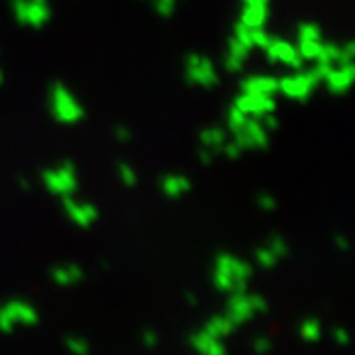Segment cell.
<instances>
[{"instance_id": "277c9868", "label": "cell", "mask_w": 355, "mask_h": 355, "mask_svg": "<svg viewBox=\"0 0 355 355\" xmlns=\"http://www.w3.org/2000/svg\"><path fill=\"white\" fill-rule=\"evenodd\" d=\"M40 322V314L36 308L22 300H10L0 306V331L2 334H12L16 324L24 326H36Z\"/></svg>"}, {"instance_id": "d6a6232c", "label": "cell", "mask_w": 355, "mask_h": 355, "mask_svg": "<svg viewBox=\"0 0 355 355\" xmlns=\"http://www.w3.org/2000/svg\"><path fill=\"white\" fill-rule=\"evenodd\" d=\"M249 302H251V308H253L254 314H265L266 310H268V304H266V300L263 296H259V294H249Z\"/></svg>"}, {"instance_id": "e575fe53", "label": "cell", "mask_w": 355, "mask_h": 355, "mask_svg": "<svg viewBox=\"0 0 355 355\" xmlns=\"http://www.w3.org/2000/svg\"><path fill=\"white\" fill-rule=\"evenodd\" d=\"M270 347H272V343H270L268 338H257V340L253 342L254 354H259V355L268 354V352H270Z\"/></svg>"}, {"instance_id": "603a6c76", "label": "cell", "mask_w": 355, "mask_h": 355, "mask_svg": "<svg viewBox=\"0 0 355 355\" xmlns=\"http://www.w3.org/2000/svg\"><path fill=\"white\" fill-rule=\"evenodd\" d=\"M116 172H119V180L127 186V188H135L139 184V176L135 172V168L127 162H121L116 166Z\"/></svg>"}, {"instance_id": "4dcf8cb0", "label": "cell", "mask_w": 355, "mask_h": 355, "mask_svg": "<svg viewBox=\"0 0 355 355\" xmlns=\"http://www.w3.org/2000/svg\"><path fill=\"white\" fill-rule=\"evenodd\" d=\"M257 203H259V207L263 209V211H275L277 207H279V202H277V198L275 196H270V193H259V198H257Z\"/></svg>"}, {"instance_id": "d590c367", "label": "cell", "mask_w": 355, "mask_h": 355, "mask_svg": "<svg viewBox=\"0 0 355 355\" xmlns=\"http://www.w3.org/2000/svg\"><path fill=\"white\" fill-rule=\"evenodd\" d=\"M114 137L119 142H128V140L132 139V132H130V128L125 127V125H116L114 127Z\"/></svg>"}, {"instance_id": "f6af8a7d", "label": "cell", "mask_w": 355, "mask_h": 355, "mask_svg": "<svg viewBox=\"0 0 355 355\" xmlns=\"http://www.w3.org/2000/svg\"><path fill=\"white\" fill-rule=\"evenodd\" d=\"M0 83H2V69H0Z\"/></svg>"}, {"instance_id": "9c48e42d", "label": "cell", "mask_w": 355, "mask_h": 355, "mask_svg": "<svg viewBox=\"0 0 355 355\" xmlns=\"http://www.w3.org/2000/svg\"><path fill=\"white\" fill-rule=\"evenodd\" d=\"M233 107H237L243 114L251 116V119H261L268 113L277 111V99L275 97H266V95H254V93H245L235 99Z\"/></svg>"}, {"instance_id": "ffe728a7", "label": "cell", "mask_w": 355, "mask_h": 355, "mask_svg": "<svg viewBox=\"0 0 355 355\" xmlns=\"http://www.w3.org/2000/svg\"><path fill=\"white\" fill-rule=\"evenodd\" d=\"M235 330H237V326H235L227 316H214L211 320H207V324L203 326V331H205L207 336H211L214 340L227 338V336H231Z\"/></svg>"}, {"instance_id": "74e56055", "label": "cell", "mask_w": 355, "mask_h": 355, "mask_svg": "<svg viewBox=\"0 0 355 355\" xmlns=\"http://www.w3.org/2000/svg\"><path fill=\"white\" fill-rule=\"evenodd\" d=\"M142 342H144L146 347H156V343H158V336H156V331L153 330L142 331Z\"/></svg>"}, {"instance_id": "5b68a950", "label": "cell", "mask_w": 355, "mask_h": 355, "mask_svg": "<svg viewBox=\"0 0 355 355\" xmlns=\"http://www.w3.org/2000/svg\"><path fill=\"white\" fill-rule=\"evenodd\" d=\"M14 18L18 24L30 26V28H44L50 22L51 10L48 2H34V0H10Z\"/></svg>"}, {"instance_id": "d6986e66", "label": "cell", "mask_w": 355, "mask_h": 355, "mask_svg": "<svg viewBox=\"0 0 355 355\" xmlns=\"http://www.w3.org/2000/svg\"><path fill=\"white\" fill-rule=\"evenodd\" d=\"M227 142V135L225 130L219 127H209L203 128L200 132V146L205 150H211V153H221L223 144Z\"/></svg>"}, {"instance_id": "bcb514c9", "label": "cell", "mask_w": 355, "mask_h": 355, "mask_svg": "<svg viewBox=\"0 0 355 355\" xmlns=\"http://www.w3.org/2000/svg\"><path fill=\"white\" fill-rule=\"evenodd\" d=\"M153 2H154V0H153Z\"/></svg>"}, {"instance_id": "8fae6325", "label": "cell", "mask_w": 355, "mask_h": 355, "mask_svg": "<svg viewBox=\"0 0 355 355\" xmlns=\"http://www.w3.org/2000/svg\"><path fill=\"white\" fill-rule=\"evenodd\" d=\"M216 270L217 272L227 275V277H231L233 280H237V279L249 280L251 277H253V266L229 253L217 254Z\"/></svg>"}, {"instance_id": "60d3db41", "label": "cell", "mask_w": 355, "mask_h": 355, "mask_svg": "<svg viewBox=\"0 0 355 355\" xmlns=\"http://www.w3.org/2000/svg\"><path fill=\"white\" fill-rule=\"evenodd\" d=\"M336 245H338V247H342V251H347V249H349V245H347V241H345V237H343V235H336Z\"/></svg>"}, {"instance_id": "ee69618b", "label": "cell", "mask_w": 355, "mask_h": 355, "mask_svg": "<svg viewBox=\"0 0 355 355\" xmlns=\"http://www.w3.org/2000/svg\"><path fill=\"white\" fill-rule=\"evenodd\" d=\"M34 2H48V0H34Z\"/></svg>"}, {"instance_id": "1f68e13d", "label": "cell", "mask_w": 355, "mask_h": 355, "mask_svg": "<svg viewBox=\"0 0 355 355\" xmlns=\"http://www.w3.org/2000/svg\"><path fill=\"white\" fill-rule=\"evenodd\" d=\"M221 153L225 154L227 158H231V160H235V158H239V156H241L243 150H241V148H239V144H237L235 140H227V142L223 144Z\"/></svg>"}, {"instance_id": "836d02e7", "label": "cell", "mask_w": 355, "mask_h": 355, "mask_svg": "<svg viewBox=\"0 0 355 355\" xmlns=\"http://www.w3.org/2000/svg\"><path fill=\"white\" fill-rule=\"evenodd\" d=\"M259 121L263 123V127H265L266 132H272V130H277V128H279V125H280V121L277 119V114H275V113L265 114V116H261Z\"/></svg>"}, {"instance_id": "7a4b0ae2", "label": "cell", "mask_w": 355, "mask_h": 355, "mask_svg": "<svg viewBox=\"0 0 355 355\" xmlns=\"http://www.w3.org/2000/svg\"><path fill=\"white\" fill-rule=\"evenodd\" d=\"M318 83H322L316 77V73L310 71H296L291 76H284L279 79V93L284 95L286 99L292 101H308L310 95L314 93V89L318 87Z\"/></svg>"}, {"instance_id": "d4e9b609", "label": "cell", "mask_w": 355, "mask_h": 355, "mask_svg": "<svg viewBox=\"0 0 355 355\" xmlns=\"http://www.w3.org/2000/svg\"><path fill=\"white\" fill-rule=\"evenodd\" d=\"M300 40H322V30L314 22H302L298 26V42Z\"/></svg>"}, {"instance_id": "8992f818", "label": "cell", "mask_w": 355, "mask_h": 355, "mask_svg": "<svg viewBox=\"0 0 355 355\" xmlns=\"http://www.w3.org/2000/svg\"><path fill=\"white\" fill-rule=\"evenodd\" d=\"M186 79L191 85H198V87H214L219 81L217 76V69L214 62L205 55L200 53H190L186 58Z\"/></svg>"}, {"instance_id": "ba28073f", "label": "cell", "mask_w": 355, "mask_h": 355, "mask_svg": "<svg viewBox=\"0 0 355 355\" xmlns=\"http://www.w3.org/2000/svg\"><path fill=\"white\" fill-rule=\"evenodd\" d=\"M233 140L239 144L243 153L245 150H261V148L268 146V132H266L259 119L249 116L245 121V125L233 135Z\"/></svg>"}, {"instance_id": "e0dca14e", "label": "cell", "mask_w": 355, "mask_h": 355, "mask_svg": "<svg viewBox=\"0 0 355 355\" xmlns=\"http://www.w3.org/2000/svg\"><path fill=\"white\" fill-rule=\"evenodd\" d=\"M268 20V6L265 4H243L239 22L247 28H265Z\"/></svg>"}, {"instance_id": "7bdbcfd3", "label": "cell", "mask_w": 355, "mask_h": 355, "mask_svg": "<svg viewBox=\"0 0 355 355\" xmlns=\"http://www.w3.org/2000/svg\"><path fill=\"white\" fill-rule=\"evenodd\" d=\"M243 4H265V6H268V2L270 0H241Z\"/></svg>"}, {"instance_id": "b9f144b4", "label": "cell", "mask_w": 355, "mask_h": 355, "mask_svg": "<svg viewBox=\"0 0 355 355\" xmlns=\"http://www.w3.org/2000/svg\"><path fill=\"white\" fill-rule=\"evenodd\" d=\"M186 300H188V304L190 306L198 304V296H196V294H191V292H188V294H186Z\"/></svg>"}, {"instance_id": "8d00e7d4", "label": "cell", "mask_w": 355, "mask_h": 355, "mask_svg": "<svg viewBox=\"0 0 355 355\" xmlns=\"http://www.w3.org/2000/svg\"><path fill=\"white\" fill-rule=\"evenodd\" d=\"M225 345L221 343V340H214V342L209 343V347H207V352L205 355H225Z\"/></svg>"}, {"instance_id": "9a60e30c", "label": "cell", "mask_w": 355, "mask_h": 355, "mask_svg": "<svg viewBox=\"0 0 355 355\" xmlns=\"http://www.w3.org/2000/svg\"><path fill=\"white\" fill-rule=\"evenodd\" d=\"M249 51L251 48H247L245 44H241L239 40L231 38L229 40V48L227 55H225V69L231 71V73H237L245 67V62L249 58Z\"/></svg>"}, {"instance_id": "cb8c5ba5", "label": "cell", "mask_w": 355, "mask_h": 355, "mask_svg": "<svg viewBox=\"0 0 355 355\" xmlns=\"http://www.w3.org/2000/svg\"><path fill=\"white\" fill-rule=\"evenodd\" d=\"M214 342V338L211 336H207L205 331H196V334H191L190 336V345L198 352V354L205 355L207 352V347H209V343Z\"/></svg>"}, {"instance_id": "4316f807", "label": "cell", "mask_w": 355, "mask_h": 355, "mask_svg": "<svg viewBox=\"0 0 355 355\" xmlns=\"http://www.w3.org/2000/svg\"><path fill=\"white\" fill-rule=\"evenodd\" d=\"M254 259H257V263L263 266V268H272V266H277L279 263V257L272 253L268 247H263V249H257V253H254Z\"/></svg>"}, {"instance_id": "4fadbf2b", "label": "cell", "mask_w": 355, "mask_h": 355, "mask_svg": "<svg viewBox=\"0 0 355 355\" xmlns=\"http://www.w3.org/2000/svg\"><path fill=\"white\" fill-rule=\"evenodd\" d=\"M225 316L235 324L241 326L245 322H249L254 316L251 302H249V294H231L227 300V314Z\"/></svg>"}, {"instance_id": "2e32d148", "label": "cell", "mask_w": 355, "mask_h": 355, "mask_svg": "<svg viewBox=\"0 0 355 355\" xmlns=\"http://www.w3.org/2000/svg\"><path fill=\"white\" fill-rule=\"evenodd\" d=\"M160 190L166 198L178 200L191 190V182L184 174H168L160 180Z\"/></svg>"}, {"instance_id": "f546056e", "label": "cell", "mask_w": 355, "mask_h": 355, "mask_svg": "<svg viewBox=\"0 0 355 355\" xmlns=\"http://www.w3.org/2000/svg\"><path fill=\"white\" fill-rule=\"evenodd\" d=\"M266 247L279 257V261L282 259V257H286V254H288V245H286V241H284L280 235H272V237L268 239V245H266Z\"/></svg>"}, {"instance_id": "3957f363", "label": "cell", "mask_w": 355, "mask_h": 355, "mask_svg": "<svg viewBox=\"0 0 355 355\" xmlns=\"http://www.w3.org/2000/svg\"><path fill=\"white\" fill-rule=\"evenodd\" d=\"M42 182L46 186V190L60 196V198H67L73 196L77 190V172L76 166L71 162H62L55 168H50L42 174Z\"/></svg>"}, {"instance_id": "f1b7e54d", "label": "cell", "mask_w": 355, "mask_h": 355, "mask_svg": "<svg viewBox=\"0 0 355 355\" xmlns=\"http://www.w3.org/2000/svg\"><path fill=\"white\" fill-rule=\"evenodd\" d=\"M272 36H268L265 28H251V48H261L265 50Z\"/></svg>"}, {"instance_id": "7402d4cb", "label": "cell", "mask_w": 355, "mask_h": 355, "mask_svg": "<svg viewBox=\"0 0 355 355\" xmlns=\"http://www.w3.org/2000/svg\"><path fill=\"white\" fill-rule=\"evenodd\" d=\"M300 336L304 338L306 342H318L322 338V326L316 318H308L300 324Z\"/></svg>"}, {"instance_id": "ab89813d", "label": "cell", "mask_w": 355, "mask_h": 355, "mask_svg": "<svg viewBox=\"0 0 355 355\" xmlns=\"http://www.w3.org/2000/svg\"><path fill=\"white\" fill-rule=\"evenodd\" d=\"M198 156H200V162L205 166H209L211 162H214V160H216V153H211V150H205V148H200Z\"/></svg>"}, {"instance_id": "52a82bcc", "label": "cell", "mask_w": 355, "mask_h": 355, "mask_svg": "<svg viewBox=\"0 0 355 355\" xmlns=\"http://www.w3.org/2000/svg\"><path fill=\"white\" fill-rule=\"evenodd\" d=\"M263 51L266 53L270 64L284 65V67H291L294 71H298L302 67V64H304L300 53H298V48L292 42H288V40L270 38L268 46Z\"/></svg>"}, {"instance_id": "83f0119b", "label": "cell", "mask_w": 355, "mask_h": 355, "mask_svg": "<svg viewBox=\"0 0 355 355\" xmlns=\"http://www.w3.org/2000/svg\"><path fill=\"white\" fill-rule=\"evenodd\" d=\"M65 347H67L69 354L73 355H89V343L83 338H76V336L67 338L65 340Z\"/></svg>"}, {"instance_id": "5bb4252c", "label": "cell", "mask_w": 355, "mask_h": 355, "mask_svg": "<svg viewBox=\"0 0 355 355\" xmlns=\"http://www.w3.org/2000/svg\"><path fill=\"white\" fill-rule=\"evenodd\" d=\"M241 91L275 97L279 93V79L275 76H249L241 81Z\"/></svg>"}, {"instance_id": "f35d334b", "label": "cell", "mask_w": 355, "mask_h": 355, "mask_svg": "<svg viewBox=\"0 0 355 355\" xmlns=\"http://www.w3.org/2000/svg\"><path fill=\"white\" fill-rule=\"evenodd\" d=\"M334 340L340 343V345H347L349 343V334H347V330H343V328H336L334 330Z\"/></svg>"}, {"instance_id": "30bf717a", "label": "cell", "mask_w": 355, "mask_h": 355, "mask_svg": "<svg viewBox=\"0 0 355 355\" xmlns=\"http://www.w3.org/2000/svg\"><path fill=\"white\" fill-rule=\"evenodd\" d=\"M62 200H64L65 216L69 217V221H71L73 225L87 229L97 221L99 211H97V207H95L93 203L77 202L73 196H67V198H62Z\"/></svg>"}, {"instance_id": "44dd1931", "label": "cell", "mask_w": 355, "mask_h": 355, "mask_svg": "<svg viewBox=\"0 0 355 355\" xmlns=\"http://www.w3.org/2000/svg\"><path fill=\"white\" fill-rule=\"evenodd\" d=\"M296 48L302 62H316L322 51V40H300Z\"/></svg>"}, {"instance_id": "6da1fadb", "label": "cell", "mask_w": 355, "mask_h": 355, "mask_svg": "<svg viewBox=\"0 0 355 355\" xmlns=\"http://www.w3.org/2000/svg\"><path fill=\"white\" fill-rule=\"evenodd\" d=\"M48 103H50L51 116L62 125H77L85 116L81 103L77 101L76 95L62 83L51 85Z\"/></svg>"}, {"instance_id": "484cf974", "label": "cell", "mask_w": 355, "mask_h": 355, "mask_svg": "<svg viewBox=\"0 0 355 355\" xmlns=\"http://www.w3.org/2000/svg\"><path fill=\"white\" fill-rule=\"evenodd\" d=\"M247 119H249V116H247V114H243L241 111L237 109V107H231V109L227 111V127H229V130H231V132L235 135V132H237V130H239V128L245 125V121H247Z\"/></svg>"}, {"instance_id": "ac0fdd59", "label": "cell", "mask_w": 355, "mask_h": 355, "mask_svg": "<svg viewBox=\"0 0 355 355\" xmlns=\"http://www.w3.org/2000/svg\"><path fill=\"white\" fill-rule=\"evenodd\" d=\"M50 275L55 284H60V286H71V284H77V282L83 280V268L77 265L53 266Z\"/></svg>"}, {"instance_id": "7c38bea8", "label": "cell", "mask_w": 355, "mask_h": 355, "mask_svg": "<svg viewBox=\"0 0 355 355\" xmlns=\"http://www.w3.org/2000/svg\"><path fill=\"white\" fill-rule=\"evenodd\" d=\"M354 77V64L334 65L330 71H328V76L324 77V83H326V87L330 89L334 95H343V93L349 89V85H352Z\"/></svg>"}]
</instances>
